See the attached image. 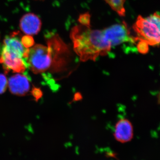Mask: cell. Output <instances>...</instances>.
<instances>
[{"label":"cell","mask_w":160,"mask_h":160,"mask_svg":"<svg viewBox=\"0 0 160 160\" xmlns=\"http://www.w3.org/2000/svg\"><path fill=\"white\" fill-rule=\"evenodd\" d=\"M32 94L35 99V100H38L42 96V92L41 91V89L38 88L33 87L32 90Z\"/></svg>","instance_id":"14"},{"label":"cell","mask_w":160,"mask_h":160,"mask_svg":"<svg viewBox=\"0 0 160 160\" xmlns=\"http://www.w3.org/2000/svg\"><path fill=\"white\" fill-rule=\"evenodd\" d=\"M70 38L74 51L82 62L95 61L100 56L106 55L111 49L103 29H92L91 25L79 24L74 26Z\"/></svg>","instance_id":"2"},{"label":"cell","mask_w":160,"mask_h":160,"mask_svg":"<svg viewBox=\"0 0 160 160\" xmlns=\"http://www.w3.org/2000/svg\"><path fill=\"white\" fill-rule=\"evenodd\" d=\"M8 85L11 93L19 96H23L29 91L30 80L26 74H15L9 78Z\"/></svg>","instance_id":"6"},{"label":"cell","mask_w":160,"mask_h":160,"mask_svg":"<svg viewBox=\"0 0 160 160\" xmlns=\"http://www.w3.org/2000/svg\"><path fill=\"white\" fill-rule=\"evenodd\" d=\"M69 51L57 35L50 37L47 46L38 44L29 49L26 60L27 68L35 74H41L46 82L52 81L51 75L66 69Z\"/></svg>","instance_id":"1"},{"label":"cell","mask_w":160,"mask_h":160,"mask_svg":"<svg viewBox=\"0 0 160 160\" xmlns=\"http://www.w3.org/2000/svg\"><path fill=\"white\" fill-rule=\"evenodd\" d=\"M0 64L3 65L6 72L12 70L22 73L27 68V64L22 56L3 47L0 55Z\"/></svg>","instance_id":"5"},{"label":"cell","mask_w":160,"mask_h":160,"mask_svg":"<svg viewBox=\"0 0 160 160\" xmlns=\"http://www.w3.org/2000/svg\"><path fill=\"white\" fill-rule=\"evenodd\" d=\"M22 42L23 46L26 48H29L33 46L34 40L30 35L25 36L22 38Z\"/></svg>","instance_id":"11"},{"label":"cell","mask_w":160,"mask_h":160,"mask_svg":"<svg viewBox=\"0 0 160 160\" xmlns=\"http://www.w3.org/2000/svg\"><path fill=\"white\" fill-rule=\"evenodd\" d=\"M112 10L115 11L120 16H125L126 9L125 3L126 0H104Z\"/></svg>","instance_id":"9"},{"label":"cell","mask_w":160,"mask_h":160,"mask_svg":"<svg viewBox=\"0 0 160 160\" xmlns=\"http://www.w3.org/2000/svg\"><path fill=\"white\" fill-rule=\"evenodd\" d=\"M160 25L158 12H154L146 18L138 16L132 26L137 35L136 42L138 41H143L149 46H159Z\"/></svg>","instance_id":"3"},{"label":"cell","mask_w":160,"mask_h":160,"mask_svg":"<svg viewBox=\"0 0 160 160\" xmlns=\"http://www.w3.org/2000/svg\"><path fill=\"white\" fill-rule=\"evenodd\" d=\"M7 86V78L4 75L0 74V94H2L5 92Z\"/></svg>","instance_id":"13"},{"label":"cell","mask_w":160,"mask_h":160,"mask_svg":"<svg viewBox=\"0 0 160 160\" xmlns=\"http://www.w3.org/2000/svg\"><path fill=\"white\" fill-rule=\"evenodd\" d=\"M41 26L42 22L39 18L33 13L25 15L20 21L21 30L28 35L37 34L41 29Z\"/></svg>","instance_id":"8"},{"label":"cell","mask_w":160,"mask_h":160,"mask_svg":"<svg viewBox=\"0 0 160 160\" xmlns=\"http://www.w3.org/2000/svg\"><path fill=\"white\" fill-rule=\"evenodd\" d=\"M137 48L140 53L146 54L149 50V45L143 41H138L136 43Z\"/></svg>","instance_id":"10"},{"label":"cell","mask_w":160,"mask_h":160,"mask_svg":"<svg viewBox=\"0 0 160 160\" xmlns=\"http://www.w3.org/2000/svg\"><path fill=\"white\" fill-rule=\"evenodd\" d=\"M133 129L132 123L127 119H122L114 127V138L118 142H129L133 138Z\"/></svg>","instance_id":"7"},{"label":"cell","mask_w":160,"mask_h":160,"mask_svg":"<svg viewBox=\"0 0 160 160\" xmlns=\"http://www.w3.org/2000/svg\"><path fill=\"white\" fill-rule=\"evenodd\" d=\"M2 45H1V43H0V55H1V52H2Z\"/></svg>","instance_id":"15"},{"label":"cell","mask_w":160,"mask_h":160,"mask_svg":"<svg viewBox=\"0 0 160 160\" xmlns=\"http://www.w3.org/2000/svg\"><path fill=\"white\" fill-rule=\"evenodd\" d=\"M103 31L112 47L128 42L136 43V38L130 34V30L126 22L112 25L103 29Z\"/></svg>","instance_id":"4"},{"label":"cell","mask_w":160,"mask_h":160,"mask_svg":"<svg viewBox=\"0 0 160 160\" xmlns=\"http://www.w3.org/2000/svg\"><path fill=\"white\" fill-rule=\"evenodd\" d=\"M79 24L84 25H90V15L89 13H84L81 15L78 19Z\"/></svg>","instance_id":"12"}]
</instances>
